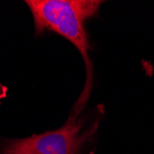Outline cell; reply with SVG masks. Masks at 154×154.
I'll return each instance as SVG.
<instances>
[{"label": "cell", "instance_id": "obj_1", "mask_svg": "<svg viewBox=\"0 0 154 154\" xmlns=\"http://www.w3.org/2000/svg\"><path fill=\"white\" fill-rule=\"evenodd\" d=\"M34 23L35 36L46 32L66 38L79 50L86 67V82L80 96L74 104L72 115L84 110L92 88L91 49L85 29L86 22L99 16L101 0H25Z\"/></svg>", "mask_w": 154, "mask_h": 154}, {"label": "cell", "instance_id": "obj_2", "mask_svg": "<svg viewBox=\"0 0 154 154\" xmlns=\"http://www.w3.org/2000/svg\"><path fill=\"white\" fill-rule=\"evenodd\" d=\"M104 115V105L98 104L80 114H70L57 129L21 138L0 136V154H92Z\"/></svg>", "mask_w": 154, "mask_h": 154}, {"label": "cell", "instance_id": "obj_3", "mask_svg": "<svg viewBox=\"0 0 154 154\" xmlns=\"http://www.w3.org/2000/svg\"><path fill=\"white\" fill-rule=\"evenodd\" d=\"M8 91V88L6 85H4V84L0 83V105L2 103V101L7 98Z\"/></svg>", "mask_w": 154, "mask_h": 154}, {"label": "cell", "instance_id": "obj_4", "mask_svg": "<svg viewBox=\"0 0 154 154\" xmlns=\"http://www.w3.org/2000/svg\"><path fill=\"white\" fill-rule=\"evenodd\" d=\"M92 154H96V151H95V152H93V153H92Z\"/></svg>", "mask_w": 154, "mask_h": 154}]
</instances>
